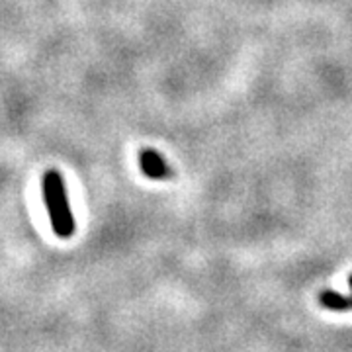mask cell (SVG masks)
Returning a JSON list of instances; mask_svg holds the SVG:
<instances>
[{
    "mask_svg": "<svg viewBox=\"0 0 352 352\" xmlns=\"http://www.w3.org/2000/svg\"><path fill=\"white\" fill-rule=\"evenodd\" d=\"M43 198L51 217V227L57 237L67 239L75 233V217L69 206L63 176L51 168L43 176Z\"/></svg>",
    "mask_w": 352,
    "mask_h": 352,
    "instance_id": "cell-1",
    "label": "cell"
},
{
    "mask_svg": "<svg viewBox=\"0 0 352 352\" xmlns=\"http://www.w3.org/2000/svg\"><path fill=\"white\" fill-rule=\"evenodd\" d=\"M319 302L323 303L327 309H333V311H346V309H352V298H344V296H339L335 292H323L319 296Z\"/></svg>",
    "mask_w": 352,
    "mask_h": 352,
    "instance_id": "cell-3",
    "label": "cell"
},
{
    "mask_svg": "<svg viewBox=\"0 0 352 352\" xmlns=\"http://www.w3.org/2000/svg\"><path fill=\"white\" fill-rule=\"evenodd\" d=\"M139 168L151 180H168L175 176L173 166L166 163L161 157V153H157L155 149H143L139 153Z\"/></svg>",
    "mask_w": 352,
    "mask_h": 352,
    "instance_id": "cell-2",
    "label": "cell"
},
{
    "mask_svg": "<svg viewBox=\"0 0 352 352\" xmlns=\"http://www.w3.org/2000/svg\"><path fill=\"white\" fill-rule=\"evenodd\" d=\"M349 284H351V289H352V274H351V278H349Z\"/></svg>",
    "mask_w": 352,
    "mask_h": 352,
    "instance_id": "cell-4",
    "label": "cell"
}]
</instances>
